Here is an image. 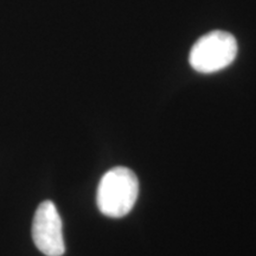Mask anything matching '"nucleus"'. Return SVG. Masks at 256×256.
Masks as SVG:
<instances>
[{"label": "nucleus", "instance_id": "obj_1", "mask_svg": "<svg viewBox=\"0 0 256 256\" xmlns=\"http://www.w3.org/2000/svg\"><path fill=\"white\" fill-rule=\"evenodd\" d=\"M139 194V180L132 170L118 166L106 172L96 194L98 210L110 218L128 215Z\"/></svg>", "mask_w": 256, "mask_h": 256}, {"label": "nucleus", "instance_id": "obj_2", "mask_svg": "<svg viewBox=\"0 0 256 256\" xmlns=\"http://www.w3.org/2000/svg\"><path fill=\"white\" fill-rule=\"evenodd\" d=\"M238 55V42L232 34L212 31L200 37L188 55L190 66L202 74H212L230 66Z\"/></svg>", "mask_w": 256, "mask_h": 256}, {"label": "nucleus", "instance_id": "obj_3", "mask_svg": "<svg viewBox=\"0 0 256 256\" xmlns=\"http://www.w3.org/2000/svg\"><path fill=\"white\" fill-rule=\"evenodd\" d=\"M32 238L38 250L46 256H62L66 252L62 220L55 204L44 200L32 222Z\"/></svg>", "mask_w": 256, "mask_h": 256}]
</instances>
